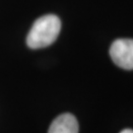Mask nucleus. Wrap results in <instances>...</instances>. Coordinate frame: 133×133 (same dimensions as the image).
I'll use <instances>...</instances> for the list:
<instances>
[{"mask_svg": "<svg viewBox=\"0 0 133 133\" xmlns=\"http://www.w3.org/2000/svg\"><path fill=\"white\" fill-rule=\"evenodd\" d=\"M61 29L60 19L53 14L39 17L35 21L27 36V44L32 49L46 48L56 41Z\"/></svg>", "mask_w": 133, "mask_h": 133, "instance_id": "1", "label": "nucleus"}, {"mask_svg": "<svg viewBox=\"0 0 133 133\" xmlns=\"http://www.w3.org/2000/svg\"><path fill=\"white\" fill-rule=\"evenodd\" d=\"M109 55L118 67L125 70H133V39L118 38L109 48Z\"/></svg>", "mask_w": 133, "mask_h": 133, "instance_id": "2", "label": "nucleus"}, {"mask_svg": "<svg viewBox=\"0 0 133 133\" xmlns=\"http://www.w3.org/2000/svg\"><path fill=\"white\" fill-rule=\"evenodd\" d=\"M79 125L76 117L71 114H63L58 115L53 120L48 133H78Z\"/></svg>", "mask_w": 133, "mask_h": 133, "instance_id": "3", "label": "nucleus"}, {"mask_svg": "<svg viewBox=\"0 0 133 133\" xmlns=\"http://www.w3.org/2000/svg\"><path fill=\"white\" fill-rule=\"evenodd\" d=\"M119 133H133V130L132 129H124V130H122L121 132Z\"/></svg>", "mask_w": 133, "mask_h": 133, "instance_id": "4", "label": "nucleus"}]
</instances>
